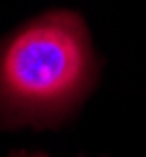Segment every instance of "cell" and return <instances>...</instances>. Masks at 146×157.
<instances>
[{
	"label": "cell",
	"mask_w": 146,
	"mask_h": 157,
	"mask_svg": "<svg viewBox=\"0 0 146 157\" xmlns=\"http://www.w3.org/2000/svg\"><path fill=\"white\" fill-rule=\"evenodd\" d=\"M92 68L87 31L74 13L33 20L0 46V103L15 113H52L76 98Z\"/></svg>",
	"instance_id": "cell-1"
},
{
	"label": "cell",
	"mask_w": 146,
	"mask_h": 157,
	"mask_svg": "<svg viewBox=\"0 0 146 157\" xmlns=\"http://www.w3.org/2000/svg\"><path fill=\"white\" fill-rule=\"evenodd\" d=\"M11 157H46V155H41V153H22L20 151V153H13Z\"/></svg>",
	"instance_id": "cell-2"
}]
</instances>
